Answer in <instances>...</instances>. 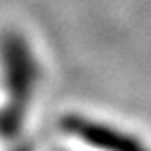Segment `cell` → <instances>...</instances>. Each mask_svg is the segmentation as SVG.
<instances>
[{
    "label": "cell",
    "instance_id": "1",
    "mask_svg": "<svg viewBox=\"0 0 151 151\" xmlns=\"http://www.w3.org/2000/svg\"><path fill=\"white\" fill-rule=\"evenodd\" d=\"M0 77L4 86L0 137L17 138L24 131L31 102L42 78L40 60L22 33L7 31L0 38Z\"/></svg>",
    "mask_w": 151,
    "mask_h": 151
},
{
    "label": "cell",
    "instance_id": "2",
    "mask_svg": "<svg viewBox=\"0 0 151 151\" xmlns=\"http://www.w3.org/2000/svg\"><path fill=\"white\" fill-rule=\"evenodd\" d=\"M60 126H62V131L69 135L71 138H77L84 144L100 147V149L120 151V149H138L144 146L137 137L124 131V129L102 120H96V118L78 115V113L66 115L62 118Z\"/></svg>",
    "mask_w": 151,
    "mask_h": 151
}]
</instances>
